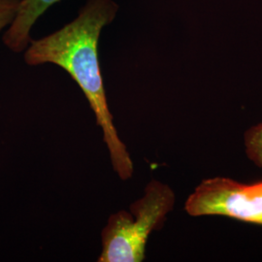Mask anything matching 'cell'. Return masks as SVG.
<instances>
[{"label":"cell","instance_id":"3","mask_svg":"<svg viewBox=\"0 0 262 262\" xmlns=\"http://www.w3.org/2000/svg\"><path fill=\"white\" fill-rule=\"evenodd\" d=\"M185 210L191 216L225 215L262 225V182L245 185L224 177L207 179L188 196Z\"/></svg>","mask_w":262,"mask_h":262},{"label":"cell","instance_id":"4","mask_svg":"<svg viewBox=\"0 0 262 262\" xmlns=\"http://www.w3.org/2000/svg\"><path fill=\"white\" fill-rule=\"evenodd\" d=\"M61 0H21L18 13L3 35V43L14 53L27 50L31 42L30 31L37 19L51 6Z\"/></svg>","mask_w":262,"mask_h":262},{"label":"cell","instance_id":"5","mask_svg":"<svg viewBox=\"0 0 262 262\" xmlns=\"http://www.w3.org/2000/svg\"><path fill=\"white\" fill-rule=\"evenodd\" d=\"M245 146L249 159L262 169V122L245 133Z\"/></svg>","mask_w":262,"mask_h":262},{"label":"cell","instance_id":"1","mask_svg":"<svg viewBox=\"0 0 262 262\" xmlns=\"http://www.w3.org/2000/svg\"><path fill=\"white\" fill-rule=\"evenodd\" d=\"M118 11L114 0H88L72 21L50 35L31 40L25 51V61L30 66L56 64L71 76L102 129L113 168L126 181L133 174V162L114 124L98 56L101 31L115 19Z\"/></svg>","mask_w":262,"mask_h":262},{"label":"cell","instance_id":"6","mask_svg":"<svg viewBox=\"0 0 262 262\" xmlns=\"http://www.w3.org/2000/svg\"><path fill=\"white\" fill-rule=\"evenodd\" d=\"M21 0H0V32L13 23Z\"/></svg>","mask_w":262,"mask_h":262},{"label":"cell","instance_id":"2","mask_svg":"<svg viewBox=\"0 0 262 262\" xmlns=\"http://www.w3.org/2000/svg\"><path fill=\"white\" fill-rule=\"evenodd\" d=\"M175 199L171 187L151 180L144 195L131 204L129 212L122 210L108 219L101 232L102 252L98 261H143L149 236L163 226Z\"/></svg>","mask_w":262,"mask_h":262}]
</instances>
